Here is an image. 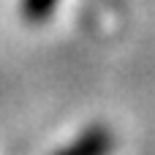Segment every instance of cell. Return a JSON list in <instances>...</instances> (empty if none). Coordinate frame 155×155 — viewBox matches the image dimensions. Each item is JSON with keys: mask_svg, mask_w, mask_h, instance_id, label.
<instances>
[{"mask_svg": "<svg viewBox=\"0 0 155 155\" xmlns=\"http://www.w3.org/2000/svg\"><path fill=\"white\" fill-rule=\"evenodd\" d=\"M112 147H114L112 134L104 125H90L87 131H82L74 142H68L54 155H109Z\"/></svg>", "mask_w": 155, "mask_h": 155, "instance_id": "obj_1", "label": "cell"}, {"mask_svg": "<svg viewBox=\"0 0 155 155\" xmlns=\"http://www.w3.org/2000/svg\"><path fill=\"white\" fill-rule=\"evenodd\" d=\"M57 3L60 0H22L19 3V11H22V16L27 22L38 25V22H46L52 16V11L57 8Z\"/></svg>", "mask_w": 155, "mask_h": 155, "instance_id": "obj_2", "label": "cell"}]
</instances>
